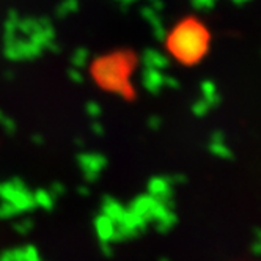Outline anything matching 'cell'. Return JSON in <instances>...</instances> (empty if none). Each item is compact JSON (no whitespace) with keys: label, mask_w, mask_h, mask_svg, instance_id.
Listing matches in <instances>:
<instances>
[{"label":"cell","mask_w":261,"mask_h":261,"mask_svg":"<svg viewBox=\"0 0 261 261\" xmlns=\"http://www.w3.org/2000/svg\"><path fill=\"white\" fill-rule=\"evenodd\" d=\"M55 32L47 19H21L14 11L5 24V55L10 60H30L52 47Z\"/></svg>","instance_id":"6da1fadb"},{"label":"cell","mask_w":261,"mask_h":261,"mask_svg":"<svg viewBox=\"0 0 261 261\" xmlns=\"http://www.w3.org/2000/svg\"><path fill=\"white\" fill-rule=\"evenodd\" d=\"M233 4H236V5H244V4H247V2H250V0H231Z\"/></svg>","instance_id":"5bb4252c"},{"label":"cell","mask_w":261,"mask_h":261,"mask_svg":"<svg viewBox=\"0 0 261 261\" xmlns=\"http://www.w3.org/2000/svg\"><path fill=\"white\" fill-rule=\"evenodd\" d=\"M200 91H201V98L206 101L211 107H214L220 102V95H219L217 85L213 81H203L200 85Z\"/></svg>","instance_id":"52a82bcc"},{"label":"cell","mask_w":261,"mask_h":261,"mask_svg":"<svg viewBox=\"0 0 261 261\" xmlns=\"http://www.w3.org/2000/svg\"><path fill=\"white\" fill-rule=\"evenodd\" d=\"M216 4V0H192V5L197 10H210Z\"/></svg>","instance_id":"7c38bea8"},{"label":"cell","mask_w":261,"mask_h":261,"mask_svg":"<svg viewBox=\"0 0 261 261\" xmlns=\"http://www.w3.org/2000/svg\"><path fill=\"white\" fill-rule=\"evenodd\" d=\"M68 74H69V79H71L72 82H76V84L84 82V74H82V69H79V68H71Z\"/></svg>","instance_id":"4fadbf2b"},{"label":"cell","mask_w":261,"mask_h":261,"mask_svg":"<svg viewBox=\"0 0 261 261\" xmlns=\"http://www.w3.org/2000/svg\"><path fill=\"white\" fill-rule=\"evenodd\" d=\"M142 63H143V68H153V69L164 71V69L169 68L170 60H169V57H167L165 54H162L161 50H156V49H146V50L142 54Z\"/></svg>","instance_id":"5b68a950"},{"label":"cell","mask_w":261,"mask_h":261,"mask_svg":"<svg viewBox=\"0 0 261 261\" xmlns=\"http://www.w3.org/2000/svg\"><path fill=\"white\" fill-rule=\"evenodd\" d=\"M71 63H72L74 68L82 69V68L88 63V50H87V49H77L76 52L72 54Z\"/></svg>","instance_id":"ba28073f"},{"label":"cell","mask_w":261,"mask_h":261,"mask_svg":"<svg viewBox=\"0 0 261 261\" xmlns=\"http://www.w3.org/2000/svg\"><path fill=\"white\" fill-rule=\"evenodd\" d=\"M140 82L146 91H150L154 95V93H159L165 87V74L164 71H159V69L145 68L140 76Z\"/></svg>","instance_id":"277c9868"},{"label":"cell","mask_w":261,"mask_h":261,"mask_svg":"<svg viewBox=\"0 0 261 261\" xmlns=\"http://www.w3.org/2000/svg\"><path fill=\"white\" fill-rule=\"evenodd\" d=\"M143 17L150 22V25L153 27V32L154 35L158 36L159 40H165L167 38V30H165V25L161 19V14L158 13L156 8H145L143 10Z\"/></svg>","instance_id":"8992f818"},{"label":"cell","mask_w":261,"mask_h":261,"mask_svg":"<svg viewBox=\"0 0 261 261\" xmlns=\"http://www.w3.org/2000/svg\"><path fill=\"white\" fill-rule=\"evenodd\" d=\"M210 109H211V106H210L206 101H204L203 98H201L198 102H195V104H194V112H195L197 115H200V117H201V115H204V114H208Z\"/></svg>","instance_id":"8fae6325"},{"label":"cell","mask_w":261,"mask_h":261,"mask_svg":"<svg viewBox=\"0 0 261 261\" xmlns=\"http://www.w3.org/2000/svg\"><path fill=\"white\" fill-rule=\"evenodd\" d=\"M95 77L98 82L114 91H124L127 88V72L129 62L123 55L104 57L95 65Z\"/></svg>","instance_id":"3957f363"},{"label":"cell","mask_w":261,"mask_h":261,"mask_svg":"<svg viewBox=\"0 0 261 261\" xmlns=\"http://www.w3.org/2000/svg\"><path fill=\"white\" fill-rule=\"evenodd\" d=\"M213 151L219 156H223V158H230V150L227 148L225 142L223 140H214L213 143Z\"/></svg>","instance_id":"30bf717a"},{"label":"cell","mask_w":261,"mask_h":261,"mask_svg":"<svg viewBox=\"0 0 261 261\" xmlns=\"http://www.w3.org/2000/svg\"><path fill=\"white\" fill-rule=\"evenodd\" d=\"M124 4H129V2H133V0H123Z\"/></svg>","instance_id":"9a60e30c"},{"label":"cell","mask_w":261,"mask_h":261,"mask_svg":"<svg viewBox=\"0 0 261 261\" xmlns=\"http://www.w3.org/2000/svg\"><path fill=\"white\" fill-rule=\"evenodd\" d=\"M77 8H79V2H77V0H63L57 11H59V16L65 17V16H69L71 13H76Z\"/></svg>","instance_id":"9c48e42d"},{"label":"cell","mask_w":261,"mask_h":261,"mask_svg":"<svg viewBox=\"0 0 261 261\" xmlns=\"http://www.w3.org/2000/svg\"><path fill=\"white\" fill-rule=\"evenodd\" d=\"M169 50L175 59L184 63H195L210 47V33L197 21H184L167 35Z\"/></svg>","instance_id":"7a4b0ae2"}]
</instances>
